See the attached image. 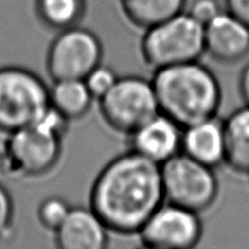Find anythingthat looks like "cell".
I'll list each match as a JSON object with an SVG mask.
<instances>
[{"instance_id": "44dd1931", "label": "cell", "mask_w": 249, "mask_h": 249, "mask_svg": "<svg viewBox=\"0 0 249 249\" xmlns=\"http://www.w3.org/2000/svg\"><path fill=\"white\" fill-rule=\"evenodd\" d=\"M186 12L204 27L220 14L221 7L218 0H192Z\"/></svg>"}, {"instance_id": "ac0fdd59", "label": "cell", "mask_w": 249, "mask_h": 249, "mask_svg": "<svg viewBox=\"0 0 249 249\" xmlns=\"http://www.w3.org/2000/svg\"><path fill=\"white\" fill-rule=\"evenodd\" d=\"M72 207L66 199L58 196H51L41 201L38 208L39 223L49 231L55 232L67 218Z\"/></svg>"}, {"instance_id": "7402d4cb", "label": "cell", "mask_w": 249, "mask_h": 249, "mask_svg": "<svg viewBox=\"0 0 249 249\" xmlns=\"http://www.w3.org/2000/svg\"><path fill=\"white\" fill-rule=\"evenodd\" d=\"M226 11L249 27V0H225Z\"/></svg>"}, {"instance_id": "6da1fadb", "label": "cell", "mask_w": 249, "mask_h": 249, "mask_svg": "<svg viewBox=\"0 0 249 249\" xmlns=\"http://www.w3.org/2000/svg\"><path fill=\"white\" fill-rule=\"evenodd\" d=\"M164 202L160 165L131 150L109 160L90 191V207L118 235L138 233Z\"/></svg>"}, {"instance_id": "603a6c76", "label": "cell", "mask_w": 249, "mask_h": 249, "mask_svg": "<svg viewBox=\"0 0 249 249\" xmlns=\"http://www.w3.org/2000/svg\"><path fill=\"white\" fill-rule=\"evenodd\" d=\"M238 89L245 105L249 106V62L243 67L238 79Z\"/></svg>"}, {"instance_id": "d6986e66", "label": "cell", "mask_w": 249, "mask_h": 249, "mask_svg": "<svg viewBox=\"0 0 249 249\" xmlns=\"http://www.w3.org/2000/svg\"><path fill=\"white\" fill-rule=\"evenodd\" d=\"M117 79L118 75L111 67L100 63L83 80L92 97L100 100L111 90Z\"/></svg>"}, {"instance_id": "8992f818", "label": "cell", "mask_w": 249, "mask_h": 249, "mask_svg": "<svg viewBox=\"0 0 249 249\" xmlns=\"http://www.w3.org/2000/svg\"><path fill=\"white\" fill-rule=\"evenodd\" d=\"M164 199L168 203L202 213L215 203L219 181L214 168L179 152L160 165Z\"/></svg>"}, {"instance_id": "ffe728a7", "label": "cell", "mask_w": 249, "mask_h": 249, "mask_svg": "<svg viewBox=\"0 0 249 249\" xmlns=\"http://www.w3.org/2000/svg\"><path fill=\"white\" fill-rule=\"evenodd\" d=\"M15 237V203L9 190L0 182V245Z\"/></svg>"}, {"instance_id": "e0dca14e", "label": "cell", "mask_w": 249, "mask_h": 249, "mask_svg": "<svg viewBox=\"0 0 249 249\" xmlns=\"http://www.w3.org/2000/svg\"><path fill=\"white\" fill-rule=\"evenodd\" d=\"M85 9V0H36V12L41 23L58 32L78 26Z\"/></svg>"}, {"instance_id": "52a82bcc", "label": "cell", "mask_w": 249, "mask_h": 249, "mask_svg": "<svg viewBox=\"0 0 249 249\" xmlns=\"http://www.w3.org/2000/svg\"><path fill=\"white\" fill-rule=\"evenodd\" d=\"M99 102L107 125L128 135L160 112L152 80L139 75L118 77Z\"/></svg>"}, {"instance_id": "5b68a950", "label": "cell", "mask_w": 249, "mask_h": 249, "mask_svg": "<svg viewBox=\"0 0 249 249\" xmlns=\"http://www.w3.org/2000/svg\"><path fill=\"white\" fill-rule=\"evenodd\" d=\"M49 107V87L36 73L22 66L0 67V133L36 123Z\"/></svg>"}, {"instance_id": "9a60e30c", "label": "cell", "mask_w": 249, "mask_h": 249, "mask_svg": "<svg viewBox=\"0 0 249 249\" xmlns=\"http://www.w3.org/2000/svg\"><path fill=\"white\" fill-rule=\"evenodd\" d=\"M92 95L83 79L53 80L49 88V102L68 121L84 117L92 104Z\"/></svg>"}, {"instance_id": "8fae6325", "label": "cell", "mask_w": 249, "mask_h": 249, "mask_svg": "<svg viewBox=\"0 0 249 249\" xmlns=\"http://www.w3.org/2000/svg\"><path fill=\"white\" fill-rule=\"evenodd\" d=\"M204 53L226 65L240 62L249 53V27L221 11L204 26Z\"/></svg>"}, {"instance_id": "4fadbf2b", "label": "cell", "mask_w": 249, "mask_h": 249, "mask_svg": "<svg viewBox=\"0 0 249 249\" xmlns=\"http://www.w3.org/2000/svg\"><path fill=\"white\" fill-rule=\"evenodd\" d=\"M181 152L211 168L225 163L224 122L213 117L182 128Z\"/></svg>"}, {"instance_id": "3957f363", "label": "cell", "mask_w": 249, "mask_h": 249, "mask_svg": "<svg viewBox=\"0 0 249 249\" xmlns=\"http://www.w3.org/2000/svg\"><path fill=\"white\" fill-rule=\"evenodd\" d=\"M68 122L50 106L36 123L1 134L0 175L22 179L51 172L61 158Z\"/></svg>"}, {"instance_id": "7a4b0ae2", "label": "cell", "mask_w": 249, "mask_h": 249, "mask_svg": "<svg viewBox=\"0 0 249 249\" xmlns=\"http://www.w3.org/2000/svg\"><path fill=\"white\" fill-rule=\"evenodd\" d=\"M158 108L181 128L216 117L223 91L213 71L198 61L155 71Z\"/></svg>"}, {"instance_id": "5bb4252c", "label": "cell", "mask_w": 249, "mask_h": 249, "mask_svg": "<svg viewBox=\"0 0 249 249\" xmlns=\"http://www.w3.org/2000/svg\"><path fill=\"white\" fill-rule=\"evenodd\" d=\"M223 122L225 163L235 172L249 174V106L236 109Z\"/></svg>"}, {"instance_id": "ba28073f", "label": "cell", "mask_w": 249, "mask_h": 249, "mask_svg": "<svg viewBox=\"0 0 249 249\" xmlns=\"http://www.w3.org/2000/svg\"><path fill=\"white\" fill-rule=\"evenodd\" d=\"M104 46L94 32L74 26L58 32L46 53V70L53 80L84 79L102 62Z\"/></svg>"}, {"instance_id": "9c48e42d", "label": "cell", "mask_w": 249, "mask_h": 249, "mask_svg": "<svg viewBox=\"0 0 249 249\" xmlns=\"http://www.w3.org/2000/svg\"><path fill=\"white\" fill-rule=\"evenodd\" d=\"M140 243L150 249H190L196 247L203 235L199 213L163 203L138 232Z\"/></svg>"}, {"instance_id": "7c38bea8", "label": "cell", "mask_w": 249, "mask_h": 249, "mask_svg": "<svg viewBox=\"0 0 249 249\" xmlns=\"http://www.w3.org/2000/svg\"><path fill=\"white\" fill-rule=\"evenodd\" d=\"M108 228L90 207H73L55 231L61 249H104L108 245Z\"/></svg>"}, {"instance_id": "277c9868", "label": "cell", "mask_w": 249, "mask_h": 249, "mask_svg": "<svg viewBox=\"0 0 249 249\" xmlns=\"http://www.w3.org/2000/svg\"><path fill=\"white\" fill-rule=\"evenodd\" d=\"M140 51L155 71L198 61L204 53V27L184 11L145 29Z\"/></svg>"}, {"instance_id": "30bf717a", "label": "cell", "mask_w": 249, "mask_h": 249, "mask_svg": "<svg viewBox=\"0 0 249 249\" xmlns=\"http://www.w3.org/2000/svg\"><path fill=\"white\" fill-rule=\"evenodd\" d=\"M181 126L169 117L158 112L129 134V143L131 151L162 165L181 152Z\"/></svg>"}, {"instance_id": "2e32d148", "label": "cell", "mask_w": 249, "mask_h": 249, "mask_svg": "<svg viewBox=\"0 0 249 249\" xmlns=\"http://www.w3.org/2000/svg\"><path fill=\"white\" fill-rule=\"evenodd\" d=\"M186 2L187 0H121L126 18L143 29L184 12Z\"/></svg>"}]
</instances>
